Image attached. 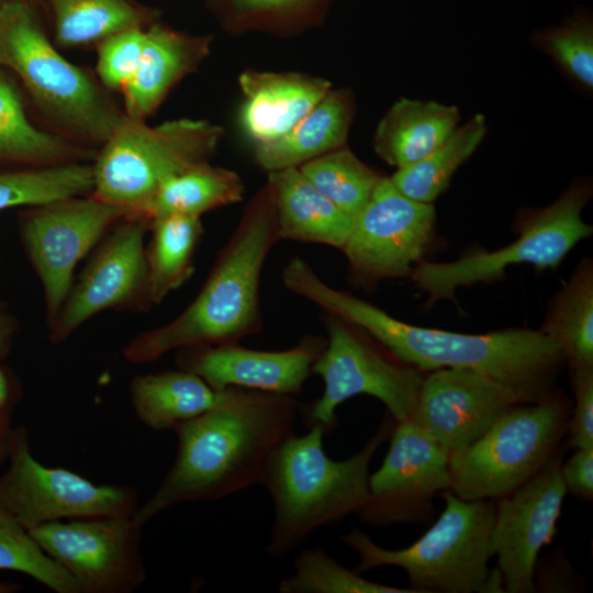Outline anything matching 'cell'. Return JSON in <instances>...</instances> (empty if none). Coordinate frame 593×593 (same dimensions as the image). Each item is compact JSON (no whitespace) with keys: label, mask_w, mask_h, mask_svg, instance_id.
<instances>
[{"label":"cell","mask_w":593,"mask_h":593,"mask_svg":"<svg viewBox=\"0 0 593 593\" xmlns=\"http://www.w3.org/2000/svg\"><path fill=\"white\" fill-rule=\"evenodd\" d=\"M298 168L327 199L353 216L366 205L383 177L347 146L323 154Z\"/></svg>","instance_id":"obj_34"},{"label":"cell","mask_w":593,"mask_h":593,"mask_svg":"<svg viewBox=\"0 0 593 593\" xmlns=\"http://www.w3.org/2000/svg\"><path fill=\"white\" fill-rule=\"evenodd\" d=\"M0 570L23 573L55 593H80L74 579L1 504Z\"/></svg>","instance_id":"obj_36"},{"label":"cell","mask_w":593,"mask_h":593,"mask_svg":"<svg viewBox=\"0 0 593 593\" xmlns=\"http://www.w3.org/2000/svg\"><path fill=\"white\" fill-rule=\"evenodd\" d=\"M533 42L577 83L586 90H592L593 19L591 13L578 10L559 25L536 31Z\"/></svg>","instance_id":"obj_37"},{"label":"cell","mask_w":593,"mask_h":593,"mask_svg":"<svg viewBox=\"0 0 593 593\" xmlns=\"http://www.w3.org/2000/svg\"><path fill=\"white\" fill-rule=\"evenodd\" d=\"M23 396L14 371L0 363V469L5 466L14 433L13 415Z\"/></svg>","instance_id":"obj_40"},{"label":"cell","mask_w":593,"mask_h":593,"mask_svg":"<svg viewBox=\"0 0 593 593\" xmlns=\"http://www.w3.org/2000/svg\"><path fill=\"white\" fill-rule=\"evenodd\" d=\"M149 221L124 216L93 249L51 325L48 339L68 340L90 318L104 311L150 309L145 236Z\"/></svg>","instance_id":"obj_14"},{"label":"cell","mask_w":593,"mask_h":593,"mask_svg":"<svg viewBox=\"0 0 593 593\" xmlns=\"http://www.w3.org/2000/svg\"><path fill=\"white\" fill-rule=\"evenodd\" d=\"M2 2V0H0V3Z\"/></svg>","instance_id":"obj_45"},{"label":"cell","mask_w":593,"mask_h":593,"mask_svg":"<svg viewBox=\"0 0 593 593\" xmlns=\"http://www.w3.org/2000/svg\"><path fill=\"white\" fill-rule=\"evenodd\" d=\"M19 332V324L8 305L0 301V363L10 355Z\"/></svg>","instance_id":"obj_43"},{"label":"cell","mask_w":593,"mask_h":593,"mask_svg":"<svg viewBox=\"0 0 593 593\" xmlns=\"http://www.w3.org/2000/svg\"><path fill=\"white\" fill-rule=\"evenodd\" d=\"M281 278L287 290L358 326L423 372L470 369L510 389L521 403H537L559 391L557 381L566 359L556 343L540 331L508 328L467 334L413 325L329 286L300 256L289 259Z\"/></svg>","instance_id":"obj_1"},{"label":"cell","mask_w":593,"mask_h":593,"mask_svg":"<svg viewBox=\"0 0 593 593\" xmlns=\"http://www.w3.org/2000/svg\"><path fill=\"white\" fill-rule=\"evenodd\" d=\"M273 191L279 239L327 245L343 249L355 224L316 189L299 168L268 172Z\"/></svg>","instance_id":"obj_22"},{"label":"cell","mask_w":593,"mask_h":593,"mask_svg":"<svg viewBox=\"0 0 593 593\" xmlns=\"http://www.w3.org/2000/svg\"><path fill=\"white\" fill-rule=\"evenodd\" d=\"M238 86L243 96L239 124L254 146L286 134L332 89L323 77L253 69L239 75Z\"/></svg>","instance_id":"obj_20"},{"label":"cell","mask_w":593,"mask_h":593,"mask_svg":"<svg viewBox=\"0 0 593 593\" xmlns=\"http://www.w3.org/2000/svg\"><path fill=\"white\" fill-rule=\"evenodd\" d=\"M245 186L232 169L210 161L192 166L167 179L146 211V220L164 215L199 216L242 201Z\"/></svg>","instance_id":"obj_30"},{"label":"cell","mask_w":593,"mask_h":593,"mask_svg":"<svg viewBox=\"0 0 593 593\" xmlns=\"http://www.w3.org/2000/svg\"><path fill=\"white\" fill-rule=\"evenodd\" d=\"M574 396L568 423V446L593 447V365L569 368Z\"/></svg>","instance_id":"obj_39"},{"label":"cell","mask_w":593,"mask_h":593,"mask_svg":"<svg viewBox=\"0 0 593 593\" xmlns=\"http://www.w3.org/2000/svg\"><path fill=\"white\" fill-rule=\"evenodd\" d=\"M438 496L445 502L444 511L405 548L385 549L356 527L342 535V542L358 556L355 570L362 574L380 567H398L406 573L409 588L415 593L483 592L491 571L495 501H468L450 490Z\"/></svg>","instance_id":"obj_6"},{"label":"cell","mask_w":593,"mask_h":593,"mask_svg":"<svg viewBox=\"0 0 593 593\" xmlns=\"http://www.w3.org/2000/svg\"><path fill=\"white\" fill-rule=\"evenodd\" d=\"M592 195L589 180L567 189L555 202L541 209H522L515 221L517 237L493 251H475L448 262L423 260L411 279L427 293V304L455 299L456 290L500 279L513 265L530 264L537 270L555 269L582 239L592 235V225L582 211Z\"/></svg>","instance_id":"obj_9"},{"label":"cell","mask_w":593,"mask_h":593,"mask_svg":"<svg viewBox=\"0 0 593 593\" xmlns=\"http://www.w3.org/2000/svg\"><path fill=\"white\" fill-rule=\"evenodd\" d=\"M485 133L484 116L475 114L428 155L396 169L389 178L404 195L433 203L446 190L457 169L474 153Z\"/></svg>","instance_id":"obj_32"},{"label":"cell","mask_w":593,"mask_h":593,"mask_svg":"<svg viewBox=\"0 0 593 593\" xmlns=\"http://www.w3.org/2000/svg\"><path fill=\"white\" fill-rule=\"evenodd\" d=\"M561 463L559 451L536 475L495 500L490 546L504 592H535V567L541 549L555 538L567 494Z\"/></svg>","instance_id":"obj_17"},{"label":"cell","mask_w":593,"mask_h":593,"mask_svg":"<svg viewBox=\"0 0 593 593\" xmlns=\"http://www.w3.org/2000/svg\"><path fill=\"white\" fill-rule=\"evenodd\" d=\"M224 390L213 389L198 374L177 368L136 374L128 396L138 421L155 432L174 430L217 405Z\"/></svg>","instance_id":"obj_25"},{"label":"cell","mask_w":593,"mask_h":593,"mask_svg":"<svg viewBox=\"0 0 593 593\" xmlns=\"http://www.w3.org/2000/svg\"><path fill=\"white\" fill-rule=\"evenodd\" d=\"M327 338L312 367L324 383L322 395L302 410L303 422L329 434L337 425L336 410L357 395L379 400L395 423L410 421L424 372L401 360L350 322L325 312Z\"/></svg>","instance_id":"obj_10"},{"label":"cell","mask_w":593,"mask_h":593,"mask_svg":"<svg viewBox=\"0 0 593 593\" xmlns=\"http://www.w3.org/2000/svg\"><path fill=\"white\" fill-rule=\"evenodd\" d=\"M224 131L203 119H175L157 125L124 116L92 161L91 195L146 220V211L170 177L211 161Z\"/></svg>","instance_id":"obj_7"},{"label":"cell","mask_w":593,"mask_h":593,"mask_svg":"<svg viewBox=\"0 0 593 593\" xmlns=\"http://www.w3.org/2000/svg\"><path fill=\"white\" fill-rule=\"evenodd\" d=\"M355 114L348 89H331L290 131L279 138L254 146V160L267 174L301 165L346 146Z\"/></svg>","instance_id":"obj_23"},{"label":"cell","mask_w":593,"mask_h":593,"mask_svg":"<svg viewBox=\"0 0 593 593\" xmlns=\"http://www.w3.org/2000/svg\"><path fill=\"white\" fill-rule=\"evenodd\" d=\"M562 351L568 368L593 365V264L582 259L550 300L539 329Z\"/></svg>","instance_id":"obj_28"},{"label":"cell","mask_w":593,"mask_h":593,"mask_svg":"<svg viewBox=\"0 0 593 593\" xmlns=\"http://www.w3.org/2000/svg\"><path fill=\"white\" fill-rule=\"evenodd\" d=\"M561 478L567 492L579 500H593V447L577 448L573 455L561 463Z\"/></svg>","instance_id":"obj_41"},{"label":"cell","mask_w":593,"mask_h":593,"mask_svg":"<svg viewBox=\"0 0 593 593\" xmlns=\"http://www.w3.org/2000/svg\"><path fill=\"white\" fill-rule=\"evenodd\" d=\"M22 586L18 583L0 581V593H16Z\"/></svg>","instance_id":"obj_44"},{"label":"cell","mask_w":593,"mask_h":593,"mask_svg":"<svg viewBox=\"0 0 593 593\" xmlns=\"http://www.w3.org/2000/svg\"><path fill=\"white\" fill-rule=\"evenodd\" d=\"M14 72L56 133L100 147L125 113L99 79L67 60L31 0L0 3V68Z\"/></svg>","instance_id":"obj_5"},{"label":"cell","mask_w":593,"mask_h":593,"mask_svg":"<svg viewBox=\"0 0 593 593\" xmlns=\"http://www.w3.org/2000/svg\"><path fill=\"white\" fill-rule=\"evenodd\" d=\"M92 190V161L24 167L0 172V211L89 195Z\"/></svg>","instance_id":"obj_33"},{"label":"cell","mask_w":593,"mask_h":593,"mask_svg":"<svg viewBox=\"0 0 593 593\" xmlns=\"http://www.w3.org/2000/svg\"><path fill=\"white\" fill-rule=\"evenodd\" d=\"M459 119L455 105L401 98L379 122L373 149L396 169L409 166L441 145L457 128Z\"/></svg>","instance_id":"obj_24"},{"label":"cell","mask_w":593,"mask_h":593,"mask_svg":"<svg viewBox=\"0 0 593 593\" xmlns=\"http://www.w3.org/2000/svg\"><path fill=\"white\" fill-rule=\"evenodd\" d=\"M556 573L546 592H570L578 588L579 580L575 578V571L572 564L561 553L552 552L545 562L537 560L534 573Z\"/></svg>","instance_id":"obj_42"},{"label":"cell","mask_w":593,"mask_h":593,"mask_svg":"<svg viewBox=\"0 0 593 593\" xmlns=\"http://www.w3.org/2000/svg\"><path fill=\"white\" fill-rule=\"evenodd\" d=\"M293 566L294 573L279 581V593H415L368 580L321 547L303 549Z\"/></svg>","instance_id":"obj_35"},{"label":"cell","mask_w":593,"mask_h":593,"mask_svg":"<svg viewBox=\"0 0 593 593\" xmlns=\"http://www.w3.org/2000/svg\"><path fill=\"white\" fill-rule=\"evenodd\" d=\"M45 13L53 42L65 48L97 46L131 27H146L160 12L138 0H34Z\"/></svg>","instance_id":"obj_26"},{"label":"cell","mask_w":593,"mask_h":593,"mask_svg":"<svg viewBox=\"0 0 593 593\" xmlns=\"http://www.w3.org/2000/svg\"><path fill=\"white\" fill-rule=\"evenodd\" d=\"M124 216V210L91 194L31 206L21 214L20 235L43 289L47 326L72 286L78 264Z\"/></svg>","instance_id":"obj_12"},{"label":"cell","mask_w":593,"mask_h":593,"mask_svg":"<svg viewBox=\"0 0 593 593\" xmlns=\"http://www.w3.org/2000/svg\"><path fill=\"white\" fill-rule=\"evenodd\" d=\"M394 421L385 412L374 435L355 455L334 460L325 451V432L318 425L301 436H288L271 456L264 485L273 502L275 516L266 553L282 558L314 530L358 514L369 493V468Z\"/></svg>","instance_id":"obj_4"},{"label":"cell","mask_w":593,"mask_h":593,"mask_svg":"<svg viewBox=\"0 0 593 593\" xmlns=\"http://www.w3.org/2000/svg\"><path fill=\"white\" fill-rule=\"evenodd\" d=\"M435 221L432 203L404 195L389 177H382L355 216L342 249L350 279L372 287L382 280L410 277L430 249Z\"/></svg>","instance_id":"obj_13"},{"label":"cell","mask_w":593,"mask_h":593,"mask_svg":"<svg viewBox=\"0 0 593 593\" xmlns=\"http://www.w3.org/2000/svg\"><path fill=\"white\" fill-rule=\"evenodd\" d=\"M325 343L326 338L305 336L284 350H258L238 343L189 347L176 350V366L219 391L239 388L296 396Z\"/></svg>","instance_id":"obj_19"},{"label":"cell","mask_w":593,"mask_h":593,"mask_svg":"<svg viewBox=\"0 0 593 593\" xmlns=\"http://www.w3.org/2000/svg\"><path fill=\"white\" fill-rule=\"evenodd\" d=\"M571 413L560 391L507 410L482 436L449 452V490L468 500H497L536 475L560 451Z\"/></svg>","instance_id":"obj_8"},{"label":"cell","mask_w":593,"mask_h":593,"mask_svg":"<svg viewBox=\"0 0 593 593\" xmlns=\"http://www.w3.org/2000/svg\"><path fill=\"white\" fill-rule=\"evenodd\" d=\"M5 1V0H2V2Z\"/></svg>","instance_id":"obj_46"},{"label":"cell","mask_w":593,"mask_h":593,"mask_svg":"<svg viewBox=\"0 0 593 593\" xmlns=\"http://www.w3.org/2000/svg\"><path fill=\"white\" fill-rule=\"evenodd\" d=\"M279 240L273 191L266 182L246 204L195 298L170 322L130 339L124 360L150 363L170 351L238 343L260 332L261 273Z\"/></svg>","instance_id":"obj_3"},{"label":"cell","mask_w":593,"mask_h":593,"mask_svg":"<svg viewBox=\"0 0 593 593\" xmlns=\"http://www.w3.org/2000/svg\"><path fill=\"white\" fill-rule=\"evenodd\" d=\"M299 412L295 396L225 389L217 405L175 427L176 458L134 518L145 525L175 505L220 501L260 484Z\"/></svg>","instance_id":"obj_2"},{"label":"cell","mask_w":593,"mask_h":593,"mask_svg":"<svg viewBox=\"0 0 593 593\" xmlns=\"http://www.w3.org/2000/svg\"><path fill=\"white\" fill-rule=\"evenodd\" d=\"M143 527L134 516H107L55 521L29 532L80 593H133L147 578Z\"/></svg>","instance_id":"obj_15"},{"label":"cell","mask_w":593,"mask_h":593,"mask_svg":"<svg viewBox=\"0 0 593 593\" xmlns=\"http://www.w3.org/2000/svg\"><path fill=\"white\" fill-rule=\"evenodd\" d=\"M389 439L357 515L373 527L427 524L435 513L434 499L450 488L449 452L411 421L394 422Z\"/></svg>","instance_id":"obj_16"},{"label":"cell","mask_w":593,"mask_h":593,"mask_svg":"<svg viewBox=\"0 0 593 593\" xmlns=\"http://www.w3.org/2000/svg\"><path fill=\"white\" fill-rule=\"evenodd\" d=\"M145 256L149 299L159 304L194 272V256L203 234L201 217L164 215L149 222Z\"/></svg>","instance_id":"obj_29"},{"label":"cell","mask_w":593,"mask_h":593,"mask_svg":"<svg viewBox=\"0 0 593 593\" xmlns=\"http://www.w3.org/2000/svg\"><path fill=\"white\" fill-rule=\"evenodd\" d=\"M97 150L35 126L21 98L0 70V160L33 166L93 161Z\"/></svg>","instance_id":"obj_27"},{"label":"cell","mask_w":593,"mask_h":593,"mask_svg":"<svg viewBox=\"0 0 593 593\" xmlns=\"http://www.w3.org/2000/svg\"><path fill=\"white\" fill-rule=\"evenodd\" d=\"M146 27L116 32L96 46L97 78L107 90L123 92L132 80L141 60Z\"/></svg>","instance_id":"obj_38"},{"label":"cell","mask_w":593,"mask_h":593,"mask_svg":"<svg viewBox=\"0 0 593 593\" xmlns=\"http://www.w3.org/2000/svg\"><path fill=\"white\" fill-rule=\"evenodd\" d=\"M519 403L510 389L482 373L443 368L424 377L410 421L451 452L477 440Z\"/></svg>","instance_id":"obj_18"},{"label":"cell","mask_w":593,"mask_h":593,"mask_svg":"<svg viewBox=\"0 0 593 593\" xmlns=\"http://www.w3.org/2000/svg\"><path fill=\"white\" fill-rule=\"evenodd\" d=\"M225 32L291 36L321 25L333 0H203Z\"/></svg>","instance_id":"obj_31"},{"label":"cell","mask_w":593,"mask_h":593,"mask_svg":"<svg viewBox=\"0 0 593 593\" xmlns=\"http://www.w3.org/2000/svg\"><path fill=\"white\" fill-rule=\"evenodd\" d=\"M0 504L31 530L55 521L133 516L139 497L130 485L99 484L67 468L43 465L32 452L29 430L19 425L0 474Z\"/></svg>","instance_id":"obj_11"},{"label":"cell","mask_w":593,"mask_h":593,"mask_svg":"<svg viewBox=\"0 0 593 593\" xmlns=\"http://www.w3.org/2000/svg\"><path fill=\"white\" fill-rule=\"evenodd\" d=\"M212 41L211 35L176 30L160 19L150 23L138 67L122 92L125 115L146 120L156 112L172 88L205 60Z\"/></svg>","instance_id":"obj_21"}]
</instances>
